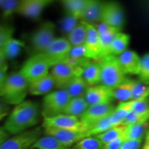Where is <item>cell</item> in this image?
Segmentation results:
<instances>
[{"mask_svg": "<svg viewBox=\"0 0 149 149\" xmlns=\"http://www.w3.org/2000/svg\"><path fill=\"white\" fill-rule=\"evenodd\" d=\"M55 86V81L51 74L29 84V93L32 95H47Z\"/></svg>", "mask_w": 149, "mask_h": 149, "instance_id": "cell-20", "label": "cell"}, {"mask_svg": "<svg viewBox=\"0 0 149 149\" xmlns=\"http://www.w3.org/2000/svg\"><path fill=\"white\" fill-rule=\"evenodd\" d=\"M149 120V112L146 113H137L134 111H131L128 113L121 125L129 126L135 124L146 123Z\"/></svg>", "mask_w": 149, "mask_h": 149, "instance_id": "cell-35", "label": "cell"}, {"mask_svg": "<svg viewBox=\"0 0 149 149\" xmlns=\"http://www.w3.org/2000/svg\"><path fill=\"white\" fill-rule=\"evenodd\" d=\"M100 37L102 46V57L111 55V46L115 37L120 29L110 26L107 24L102 23L96 26Z\"/></svg>", "mask_w": 149, "mask_h": 149, "instance_id": "cell-18", "label": "cell"}, {"mask_svg": "<svg viewBox=\"0 0 149 149\" xmlns=\"http://www.w3.org/2000/svg\"><path fill=\"white\" fill-rule=\"evenodd\" d=\"M80 20L77 18L74 17L71 15L68 14V15L61 20V29L63 32L68 35L75 29L79 24Z\"/></svg>", "mask_w": 149, "mask_h": 149, "instance_id": "cell-38", "label": "cell"}, {"mask_svg": "<svg viewBox=\"0 0 149 149\" xmlns=\"http://www.w3.org/2000/svg\"><path fill=\"white\" fill-rule=\"evenodd\" d=\"M99 63L101 68V84L115 88L126 80L117 56H105L99 60Z\"/></svg>", "mask_w": 149, "mask_h": 149, "instance_id": "cell-2", "label": "cell"}, {"mask_svg": "<svg viewBox=\"0 0 149 149\" xmlns=\"http://www.w3.org/2000/svg\"><path fill=\"white\" fill-rule=\"evenodd\" d=\"M82 67L74 66L67 61L55 65L50 72L55 81V87L59 90L65 89L74 78L82 75Z\"/></svg>", "mask_w": 149, "mask_h": 149, "instance_id": "cell-6", "label": "cell"}, {"mask_svg": "<svg viewBox=\"0 0 149 149\" xmlns=\"http://www.w3.org/2000/svg\"><path fill=\"white\" fill-rule=\"evenodd\" d=\"M46 135L53 137L64 146L70 148L84 138L88 137L87 132L81 130L59 129L54 128H44Z\"/></svg>", "mask_w": 149, "mask_h": 149, "instance_id": "cell-12", "label": "cell"}, {"mask_svg": "<svg viewBox=\"0 0 149 149\" xmlns=\"http://www.w3.org/2000/svg\"><path fill=\"white\" fill-rule=\"evenodd\" d=\"M24 46V43L22 41H19L13 37L9 40L6 44L3 45L2 48L3 53H4L7 59H12L15 58L20 51L22 48Z\"/></svg>", "mask_w": 149, "mask_h": 149, "instance_id": "cell-32", "label": "cell"}, {"mask_svg": "<svg viewBox=\"0 0 149 149\" xmlns=\"http://www.w3.org/2000/svg\"><path fill=\"white\" fill-rule=\"evenodd\" d=\"M71 48L72 46L68 40L60 37L56 38L44 53L50 59L54 66L56 64L67 61Z\"/></svg>", "mask_w": 149, "mask_h": 149, "instance_id": "cell-11", "label": "cell"}, {"mask_svg": "<svg viewBox=\"0 0 149 149\" xmlns=\"http://www.w3.org/2000/svg\"><path fill=\"white\" fill-rule=\"evenodd\" d=\"M9 134L3 127H0V146L3 142L9 139Z\"/></svg>", "mask_w": 149, "mask_h": 149, "instance_id": "cell-46", "label": "cell"}, {"mask_svg": "<svg viewBox=\"0 0 149 149\" xmlns=\"http://www.w3.org/2000/svg\"><path fill=\"white\" fill-rule=\"evenodd\" d=\"M104 3H105L96 0H87L81 19V21L90 24L101 22Z\"/></svg>", "mask_w": 149, "mask_h": 149, "instance_id": "cell-19", "label": "cell"}, {"mask_svg": "<svg viewBox=\"0 0 149 149\" xmlns=\"http://www.w3.org/2000/svg\"><path fill=\"white\" fill-rule=\"evenodd\" d=\"M88 107V104L86 101L84 97L71 98L70 102L67 104L64 114L80 118Z\"/></svg>", "mask_w": 149, "mask_h": 149, "instance_id": "cell-23", "label": "cell"}, {"mask_svg": "<svg viewBox=\"0 0 149 149\" xmlns=\"http://www.w3.org/2000/svg\"><path fill=\"white\" fill-rule=\"evenodd\" d=\"M147 128H148L147 122L135 124L127 126L124 135L125 141L142 139Z\"/></svg>", "mask_w": 149, "mask_h": 149, "instance_id": "cell-31", "label": "cell"}, {"mask_svg": "<svg viewBox=\"0 0 149 149\" xmlns=\"http://www.w3.org/2000/svg\"><path fill=\"white\" fill-rule=\"evenodd\" d=\"M14 29L8 25H0V48L13 38Z\"/></svg>", "mask_w": 149, "mask_h": 149, "instance_id": "cell-41", "label": "cell"}, {"mask_svg": "<svg viewBox=\"0 0 149 149\" xmlns=\"http://www.w3.org/2000/svg\"><path fill=\"white\" fill-rule=\"evenodd\" d=\"M55 39V25L46 22L32 35L31 43L38 53H44Z\"/></svg>", "mask_w": 149, "mask_h": 149, "instance_id": "cell-9", "label": "cell"}, {"mask_svg": "<svg viewBox=\"0 0 149 149\" xmlns=\"http://www.w3.org/2000/svg\"><path fill=\"white\" fill-rule=\"evenodd\" d=\"M62 3L68 11V14L81 20L87 0H65Z\"/></svg>", "mask_w": 149, "mask_h": 149, "instance_id": "cell-29", "label": "cell"}, {"mask_svg": "<svg viewBox=\"0 0 149 149\" xmlns=\"http://www.w3.org/2000/svg\"><path fill=\"white\" fill-rule=\"evenodd\" d=\"M3 1H4V0H0V8H1V6H2Z\"/></svg>", "mask_w": 149, "mask_h": 149, "instance_id": "cell-49", "label": "cell"}, {"mask_svg": "<svg viewBox=\"0 0 149 149\" xmlns=\"http://www.w3.org/2000/svg\"><path fill=\"white\" fill-rule=\"evenodd\" d=\"M7 59L2 48H0V69L7 70Z\"/></svg>", "mask_w": 149, "mask_h": 149, "instance_id": "cell-45", "label": "cell"}, {"mask_svg": "<svg viewBox=\"0 0 149 149\" xmlns=\"http://www.w3.org/2000/svg\"><path fill=\"white\" fill-rule=\"evenodd\" d=\"M126 128V126L123 125L115 126V127L111 128L107 131L104 132L100 135L95 136V137H97L105 145L124 136Z\"/></svg>", "mask_w": 149, "mask_h": 149, "instance_id": "cell-30", "label": "cell"}, {"mask_svg": "<svg viewBox=\"0 0 149 149\" xmlns=\"http://www.w3.org/2000/svg\"><path fill=\"white\" fill-rule=\"evenodd\" d=\"M42 133V130L40 127L28 130L7 139L1 144L0 149H30L40 138Z\"/></svg>", "mask_w": 149, "mask_h": 149, "instance_id": "cell-7", "label": "cell"}, {"mask_svg": "<svg viewBox=\"0 0 149 149\" xmlns=\"http://www.w3.org/2000/svg\"><path fill=\"white\" fill-rule=\"evenodd\" d=\"M29 83L19 72L8 76L1 96L5 102L12 105H17L25 101L29 92Z\"/></svg>", "mask_w": 149, "mask_h": 149, "instance_id": "cell-3", "label": "cell"}, {"mask_svg": "<svg viewBox=\"0 0 149 149\" xmlns=\"http://www.w3.org/2000/svg\"><path fill=\"white\" fill-rule=\"evenodd\" d=\"M87 24V36L84 45L89 59L100 60L102 58L100 37L96 26Z\"/></svg>", "mask_w": 149, "mask_h": 149, "instance_id": "cell-15", "label": "cell"}, {"mask_svg": "<svg viewBox=\"0 0 149 149\" xmlns=\"http://www.w3.org/2000/svg\"><path fill=\"white\" fill-rule=\"evenodd\" d=\"M115 109V107L111 103L90 106L79 119L88 132L95 124L110 116Z\"/></svg>", "mask_w": 149, "mask_h": 149, "instance_id": "cell-8", "label": "cell"}, {"mask_svg": "<svg viewBox=\"0 0 149 149\" xmlns=\"http://www.w3.org/2000/svg\"><path fill=\"white\" fill-rule=\"evenodd\" d=\"M139 77L141 82L149 86V53L145 54L141 58V69Z\"/></svg>", "mask_w": 149, "mask_h": 149, "instance_id": "cell-39", "label": "cell"}, {"mask_svg": "<svg viewBox=\"0 0 149 149\" xmlns=\"http://www.w3.org/2000/svg\"><path fill=\"white\" fill-rule=\"evenodd\" d=\"M111 115L100 121L92 128H90L87 132L88 137H94V136L100 135L113 128L111 122Z\"/></svg>", "mask_w": 149, "mask_h": 149, "instance_id": "cell-34", "label": "cell"}, {"mask_svg": "<svg viewBox=\"0 0 149 149\" xmlns=\"http://www.w3.org/2000/svg\"><path fill=\"white\" fill-rule=\"evenodd\" d=\"M149 97V86L142 82L135 81L131 100Z\"/></svg>", "mask_w": 149, "mask_h": 149, "instance_id": "cell-37", "label": "cell"}, {"mask_svg": "<svg viewBox=\"0 0 149 149\" xmlns=\"http://www.w3.org/2000/svg\"><path fill=\"white\" fill-rule=\"evenodd\" d=\"M124 141H125V138L124 136H122L120 138L104 145V149H120Z\"/></svg>", "mask_w": 149, "mask_h": 149, "instance_id": "cell-43", "label": "cell"}, {"mask_svg": "<svg viewBox=\"0 0 149 149\" xmlns=\"http://www.w3.org/2000/svg\"><path fill=\"white\" fill-rule=\"evenodd\" d=\"M117 58L124 74L139 75L141 69V58L137 53L126 50L117 56Z\"/></svg>", "mask_w": 149, "mask_h": 149, "instance_id": "cell-17", "label": "cell"}, {"mask_svg": "<svg viewBox=\"0 0 149 149\" xmlns=\"http://www.w3.org/2000/svg\"><path fill=\"white\" fill-rule=\"evenodd\" d=\"M148 7L149 8V2H148Z\"/></svg>", "mask_w": 149, "mask_h": 149, "instance_id": "cell-50", "label": "cell"}, {"mask_svg": "<svg viewBox=\"0 0 149 149\" xmlns=\"http://www.w3.org/2000/svg\"><path fill=\"white\" fill-rule=\"evenodd\" d=\"M142 149H149V145L148 144H146V143H145L144 147H143Z\"/></svg>", "mask_w": 149, "mask_h": 149, "instance_id": "cell-48", "label": "cell"}, {"mask_svg": "<svg viewBox=\"0 0 149 149\" xmlns=\"http://www.w3.org/2000/svg\"><path fill=\"white\" fill-rule=\"evenodd\" d=\"M127 102L131 108L132 111L140 114L149 112V97L130 100Z\"/></svg>", "mask_w": 149, "mask_h": 149, "instance_id": "cell-36", "label": "cell"}, {"mask_svg": "<svg viewBox=\"0 0 149 149\" xmlns=\"http://www.w3.org/2000/svg\"><path fill=\"white\" fill-rule=\"evenodd\" d=\"M43 127L87 132L84 125L79 118L65 114L44 118Z\"/></svg>", "mask_w": 149, "mask_h": 149, "instance_id": "cell-10", "label": "cell"}, {"mask_svg": "<svg viewBox=\"0 0 149 149\" xmlns=\"http://www.w3.org/2000/svg\"><path fill=\"white\" fill-rule=\"evenodd\" d=\"M135 81L126 79L122 84L113 88V97L114 99L121 102H128L132 100L133 87Z\"/></svg>", "mask_w": 149, "mask_h": 149, "instance_id": "cell-25", "label": "cell"}, {"mask_svg": "<svg viewBox=\"0 0 149 149\" xmlns=\"http://www.w3.org/2000/svg\"><path fill=\"white\" fill-rule=\"evenodd\" d=\"M130 42V36L124 33H118L111 46V55L119 56L126 51Z\"/></svg>", "mask_w": 149, "mask_h": 149, "instance_id": "cell-26", "label": "cell"}, {"mask_svg": "<svg viewBox=\"0 0 149 149\" xmlns=\"http://www.w3.org/2000/svg\"><path fill=\"white\" fill-rule=\"evenodd\" d=\"M39 106L31 101L16 105L10 113L3 128L10 135H17L34 127L39 122Z\"/></svg>", "mask_w": 149, "mask_h": 149, "instance_id": "cell-1", "label": "cell"}, {"mask_svg": "<svg viewBox=\"0 0 149 149\" xmlns=\"http://www.w3.org/2000/svg\"><path fill=\"white\" fill-rule=\"evenodd\" d=\"M72 149H104V144L97 137H88L78 141Z\"/></svg>", "mask_w": 149, "mask_h": 149, "instance_id": "cell-33", "label": "cell"}, {"mask_svg": "<svg viewBox=\"0 0 149 149\" xmlns=\"http://www.w3.org/2000/svg\"><path fill=\"white\" fill-rule=\"evenodd\" d=\"M132 111L131 108L127 102H120L111 115V122L113 127L120 126L128 113Z\"/></svg>", "mask_w": 149, "mask_h": 149, "instance_id": "cell-28", "label": "cell"}, {"mask_svg": "<svg viewBox=\"0 0 149 149\" xmlns=\"http://www.w3.org/2000/svg\"><path fill=\"white\" fill-rule=\"evenodd\" d=\"M146 144H148V145H149V142H147V143H146Z\"/></svg>", "mask_w": 149, "mask_h": 149, "instance_id": "cell-51", "label": "cell"}, {"mask_svg": "<svg viewBox=\"0 0 149 149\" xmlns=\"http://www.w3.org/2000/svg\"><path fill=\"white\" fill-rule=\"evenodd\" d=\"M30 149H70L61 144L53 137L46 135L41 137L38 140L35 141L34 144Z\"/></svg>", "mask_w": 149, "mask_h": 149, "instance_id": "cell-27", "label": "cell"}, {"mask_svg": "<svg viewBox=\"0 0 149 149\" xmlns=\"http://www.w3.org/2000/svg\"><path fill=\"white\" fill-rule=\"evenodd\" d=\"M20 1L15 0H4L1 6L2 10V17L4 18L10 17L15 13H17V10Z\"/></svg>", "mask_w": 149, "mask_h": 149, "instance_id": "cell-40", "label": "cell"}, {"mask_svg": "<svg viewBox=\"0 0 149 149\" xmlns=\"http://www.w3.org/2000/svg\"><path fill=\"white\" fill-rule=\"evenodd\" d=\"M53 64L44 53H37L26 61L19 73L29 83L48 75Z\"/></svg>", "mask_w": 149, "mask_h": 149, "instance_id": "cell-4", "label": "cell"}, {"mask_svg": "<svg viewBox=\"0 0 149 149\" xmlns=\"http://www.w3.org/2000/svg\"><path fill=\"white\" fill-rule=\"evenodd\" d=\"M88 88L89 86L81 75L74 78L64 90L68 93L70 98H77L84 97Z\"/></svg>", "mask_w": 149, "mask_h": 149, "instance_id": "cell-22", "label": "cell"}, {"mask_svg": "<svg viewBox=\"0 0 149 149\" xmlns=\"http://www.w3.org/2000/svg\"><path fill=\"white\" fill-rule=\"evenodd\" d=\"M7 109L3 106V104L0 102V120L3 118L7 115Z\"/></svg>", "mask_w": 149, "mask_h": 149, "instance_id": "cell-47", "label": "cell"}, {"mask_svg": "<svg viewBox=\"0 0 149 149\" xmlns=\"http://www.w3.org/2000/svg\"><path fill=\"white\" fill-rule=\"evenodd\" d=\"M124 13L121 6L115 2L104 3L102 22L110 26L121 29L124 24Z\"/></svg>", "mask_w": 149, "mask_h": 149, "instance_id": "cell-14", "label": "cell"}, {"mask_svg": "<svg viewBox=\"0 0 149 149\" xmlns=\"http://www.w3.org/2000/svg\"><path fill=\"white\" fill-rule=\"evenodd\" d=\"M87 36V24L80 20L71 33L68 35V40L72 46L84 45Z\"/></svg>", "mask_w": 149, "mask_h": 149, "instance_id": "cell-24", "label": "cell"}, {"mask_svg": "<svg viewBox=\"0 0 149 149\" xmlns=\"http://www.w3.org/2000/svg\"><path fill=\"white\" fill-rule=\"evenodd\" d=\"M84 98L88 106L111 103L113 97V88L102 84L90 86L86 93Z\"/></svg>", "mask_w": 149, "mask_h": 149, "instance_id": "cell-13", "label": "cell"}, {"mask_svg": "<svg viewBox=\"0 0 149 149\" xmlns=\"http://www.w3.org/2000/svg\"><path fill=\"white\" fill-rule=\"evenodd\" d=\"M53 2L49 0H23L20 1L17 13L29 18L36 19L40 16L46 7Z\"/></svg>", "mask_w": 149, "mask_h": 149, "instance_id": "cell-16", "label": "cell"}, {"mask_svg": "<svg viewBox=\"0 0 149 149\" xmlns=\"http://www.w3.org/2000/svg\"><path fill=\"white\" fill-rule=\"evenodd\" d=\"M70 97L64 89L49 93L44 97L42 104V115L44 118L64 114Z\"/></svg>", "mask_w": 149, "mask_h": 149, "instance_id": "cell-5", "label": "cell"}, {"mask_svg": "<svg viewBox=\"0 0 149 149\" xmlns=\"http://www.w3.org/2000/svg\"><path fill=\"white\" fill-rule=\"evenodd\" d=\"M82 77L89 87L101 83V68L99 61L87 63L83 68Z\"/></svg>", "mask_w": 149, "mask_h": 149, "instance_id": "cell-21", "label": "cell"}, {"mask_svg": "<svg viewBox=\"0 0 149 149\" xmlns=\"http://www.w3.org/2000/svg\"><path fill=\"white\" fill-rule=\"evenodd\" d=\"M7 77H8V76L6 74V70L0 69V96H1V92H2L3 87H4Z\"/></svg>", "mask_w": 149, "mask_h": 149, "instance_id": "cell-44", "label": "cell"}, {"mask_svg": "<svg viewBox=\"0 0 149 149\" xmlns=\"http://www.w3.org/2000/svg\"><path fill=\"white\" fill-rule=\"evenodd\" d=\"M142 139L126 140L124 141L120 149H139L140 148Z\"/></svg>", "mask_w": 149, "mask_h": 149, "instance_id": "cell-42", "label": "cell"}]
</instances>
